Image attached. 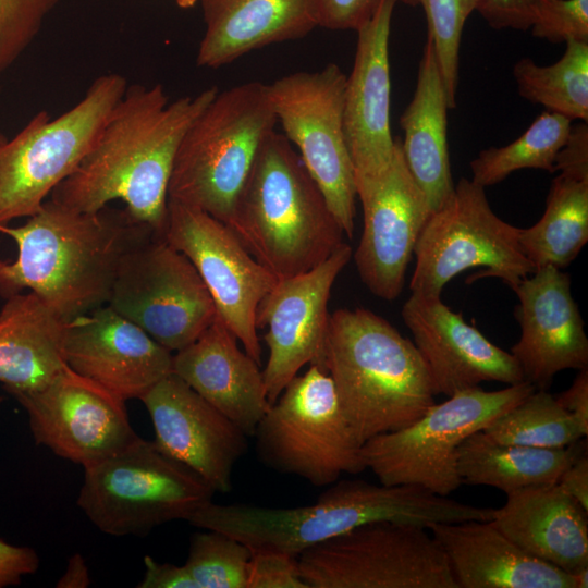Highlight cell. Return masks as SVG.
Returning <instances> with one entry per match:
<instances>
[{
	"instance_id": "cell-18",
	"label": "cell",
	"mask_w": 588,
	"mask_h": 588,
	"mask_svg": "<svg viewBox=\"0 0 588 588\" xmlns=\"http://www.w3.org/2000/svg\"><path fill=\"white\" fill-rule=\"evenodd\" d=\"M357 197L364 228L354 253L356 269L375 296L393 301L403 290L417 240L432 212L407 168L400 138H394L387 171Z\"/></svg>"
},
{
	"instance_id": "cell-39",
	"label": "cell",
	"mask_w": 588,
	"mask_h": 588,
	"mask_svg": "<svg viewBox=\"0 0 588 588\" xmlns=\"http://www.w3.org/2000/svg\"><path fill=\"white\" fill-rule=\"evenodd\" d=\"M247 588L308 586L302 576L297 556L278 551H254L248 565Z\"/></svg>"
},
{
	"instance_id": "cell-26",
	"label": "cell",
	"mask_w": 588,
	"mask_h": 588,
	"mask_svg": "<svg viewBox=\"0 0 588 588\" xmlns=\"http://www.w3.org/2000/svg\"><path fill=\"white\" fill-rule=\"evenodd\" d=\"M587 513L556 482L507 493L490 522L528 554L573 574L588 567Z\"/></svg>"
},
{
	"instance_id": "cell-37",
	"label": "cell",
	"mask_w": 588,
	"mask_h": 588,
	"mask_svg": "<svg viewBox=\"0 0 588 588\" xmlns=\"http://www.w3.org/2000/svg\"><path fill=\"white\" fill-rule=\"evenodd\" d=\"M61 0H0V75L30 46Z\"/></svg>"
},
{
	"instance_id": "cell-42",
	"label": "cell",
	"mask_w": 588,
	"mask_h": 588,
	"mask_svg": "<svg viewBox=\"0 0 588 588\" xmlns=\"http://www.w3.org/2000/svg\"><path fill=\"white\" fill-rule=\"evenodd\" d=\"M554 171L579 179H588L587 122L571 127L564 145L556 155Z\"/></svg>"
},
{
	"instance_id": "cell-24",
	"label": "cell",
	"mask_w": 588,
	"mask_h": 588,
	"mask_svg": "<svg viewBox=\"0 0 588 588\" xmlns=\"http://www.w3.org/2000/svg\"><path fill=\"white\" fill-rule=\"evenodd\" d=\"M259 365L217 316L193 343L175 352L172 372L253 437L270 406Z\"/></svg>"
},
{
	"instance_id": "cell-30",
	"label": "cell",
	"mask_w": 588,
	"mask_h": 588,
	"mask_svg": "<svg viewBox=\"0 0 588 588\" xmlns=\"http://www.w3.org/2000/svg\"><path fill=\"white\" fill-rule=\"evenodd\" d=\"M587 452L586 441L559 449L500 443L480 430L457 450L462 483L493 487L505 494L536 485L556 483L562 473Z\"/></svg>"
},
{
	"instance_id": "cell-4",
	"label": "cell",
	"mask_w": 588,
	"mask_h": 588,
	"mask_svg": "<svg viewBox=\"0 0 588 588\" xmlns=\"http://www.w3.org/2000/svg\"><path fill=\"white\" fill-rule=\"evenodd\" d=\"M323 369L363 444L411 425L436 403L414 342L366 308H341L329 316Z\"/></svg>"
},
{
	"instance_id": "cell-9",
	"label": "cell",
	"mask_w": 588,
	"mask_h": 588,
	"mask_svg": "<svg viewBox=\"0 0 588 588\" xmlns=\"http://www.w3.org/2000/svg\"><path fill=\"white\" fill-rule=\"evenodd\" d=\"M253 437L266 466L316 487L366 470L364 444L342 412L332 378L317 365L291 379Z\"/></svg>"
},
{
	"instance_id": "cell-6",
	"label": "cell",
	"mask_w": 588,
	"mask_h": 588,
	"mask_svg": "<svg viewBox=\"0 0 588 588\" xmlns=\"http://www.w3.org/2000/svg\"><path fill=\"white\" fill-rule=\"evenodd\" d=\"M277 122L267 84L247 82L218 91L181 140L168 200L229 225L257 154Z\"/></svg>"
},
{
	"instance_id": "cell-53",
	"label": "cell",
	"mask_w": 588,
	"mask_h": 588,
	"mask_svg": "<svg viewBox=\"0 0 588 588\" xmlns=\"http://www.w3.org/2000/svg\"><path fill=\"white\" fill-rule=\"evenodd\" d=\"M1 259V258H0Z\"/></svg>"
},
{
	"instance_id": "cell-45",
	"label": "cell",
	"mask_w": 588,
	"mask_h": 588,
	"mask_svg": "<svg viewBox=\"0 0 588 588\" xmlns=\"http://www.w3.org/2000/svg\"><path fill=\"white\" fill-rule=\"evenodd\" d=\"M555 399L588 430V368L580 369L572 385Z\"/></svg>"
},
{
	"instance_id": "cell-38",
	"label": "cell",
	"mask_w": 588,
	"mask_h": 588,
	"mask_svg": "<svg viewBox=\"0 0 588 588\" xmlns=\"http://www.w3.org/2000/svg\"><path fill=\"white\" fill-rule=\"evenodd\" d=\"M529 29L534 37L553 44L588 41V0H535Z\"/></svg>"
},
{
	"instance_id": "cell-44",
	"label": "cell",
	"mask_w": 588,
	"mask_h": 588,
	"mask_svg": "<svg viewBox=\"0 0 588 588\" xmlns=\"http://www.w3.org/2000/svg\"><path fill=\"white\" fill-rule=\"evenodd\" d=\"M145 573L138 588H198L185 565L159 563L152 558H144Z\"/></svg>"
},
{
	"instance_id": "cell-41",
	"label": "cell",
	"mask_w": 588,
	"mask_h": 588,
	"mask_svg": "<svg viewBox=\"0 0 588 588\" xmlns=\"http://www.w3.org/2000/svg\"><path fill=\"white\" fill-rule=\"evenodd\" d=\"M535 0H477L476 10L492 28L529 30Z\"/></svg>"
},
{
	"instance_id": "cell-7",
	"label": "cell",
	"mask_w": 588,
	"mask_h": 588,
	"mask_svg": "<svg viewBox=\"0 0 588 588\" xmlns=\"http://www.w3.org/2000/svg\"><path fill=\"white\" fill-rule=\"evenodd\" d=\"M77 505L102 532L145 536L186 518L216 493L198 475L142 438L84 467Z\"/></svg>"
},
{
	"instance_id": "cell-20",
	"label": "cell",
	"mask_w": 588,
	"mask_h": 588,
	"mask_svg": "<svg viewBox=\"0 0 588 588\" xmlns=\"http://www.w3.org/2000/svg\"><path fill=\"white\" fill-rule=\"evenodd\" d=\"M396 2L381 0L372 17L356 30L354 63L346 76L343 126L357 196L381 177L393 156L389 39Z\"/></svg>"
},
{
	"instance_id": "cell-22",
	"label": "cell",
	"mask_w": 588,
	"mask_h": 588,
	"mask_svg": "<svg viewBox=\"0 0 588 588\" xmlns=\"http://www.w3.org/2000/svg\"><path fill=\"white\" fill-rule=\"evenodd\" d=\"M173 354L108 304L68 322L65 364L125 402L172 372Z\"/></svg>"
},
{
	"instance_id": "cell-31",
	"label": "cell",
	"mask_w": 588,
	"mask_h": 588,
	"mask_svg": "<svg viewBox=\"0 0 588 588\" xmlns=\"http://www.w3.org/2000/svg\"><path fill=\"white\" fill-rule=\"evenodd\" d=\"M588 242V179L560 173L551 183L537 223L519 229L523 253L535 270H563Z\"/></svg>"
},
{
	"instance_id": "cell-32",
	"label": "cell",
	"mask_w": 588,
	"mask_h": 588,
	"mask_svg": "<svg viewBox=\"0 0 588 588\" xmlns=\"http://www.w3.org/2000/svg\"><path fill=\"white\" fill-rule=\"evenodd\" d=\"M563 56L539 65L520 58L513 65L519 96L571 121H588V41L567 39Z\"/></svg>"
},
{
	"instance_id": "cell-52",
	"label": "cell",
	"mask_w": 588,
	"mask_h": 588,
	"mask_svg": "<svg viewBox=\"0 0 588 588\" xmlns=\"http://www.w3.org/2000/svg\"><path fill=\"white\" fill-rule=\"evenodd\" d=\"M3 396L0 395V404L3 402Z\"/></svg>"
},
{
	"instance_id": "cell-35",
	"label": "cell",
	"mask_w": 588,
	"mask_h": 588,
	"mask_svg": "<svg viewBox=\"0 0 588 588\" xmlns=\"http://www.w3.org/2000/svg\"><path fill=\"white\" fill-rule=\"evenodd\" d=\"M203 530L193 535L184 564L198 588H247L250 550L226 534Z\"/></svg>"
},
{
	"instance_id": "cell-40",
	"label": "cell",
	"mask_w": 588,
	"mask_h": 588,
	"mask_svg": "<svg viewBox=\"0 0 588 588\" xmlns=\"http://www.w3.org/2000/svg\"><path fill=\"white\" fill-rule=\"evenodd\" d=\"M319 26L331 30H357L367 23L381 0H317Z\"/></svg>"
},
{
	"instance_id": "cell-25",
	"label": "cell",
	"mask_w": 588,
	"mask_h": 588,
	"mask_svg": "<svg viewBox=\"0 0 588 588\" xmlns=\"http://www.w3.org/2000/svg\"><path fill=\"white\" fill-rule=\"evenodd\" d=\"M428 529L457 588H574L571 574L528 554L490 520L438 523Z\"/></svg>"
},
{
	"instance_id": "cell-48",
	"label": "cell",
	"mask_w": 588,
	"mask_h": 588,
	"mask_svg": "<svg viewBox=\"0 0 588 588\" xmlns=\"http://www.w3.org/2000/svg\"><path fill=\"white\" fill-rule=\"evenodd\" d=\"M574 588H587L588 587V567L578 569L577 572L571 574Z\"/></svg>"
},
{
	"instance_id": "cell-12",
	"label": "cell",
	"mask_w": 588,
	"mask_h": 588,
	"mask_svg": "<svg viewBox=\"0 0 588 588\" xmlns=\"http://www.w3.org/2000/svg\"><path fill=\"white\" fill-rule=\"evenodd\" d=\"M297 559L308 588H457L440 543L414 524L362 525Z\"/></svg>"
},
{
	"instance_id": "cell-8",
	"label": "cell",
	"mask_w": 588,
	"mask_h": 588,
	"mask_svg": "<svg viewBox=\"0 0 588 588\" xmlns=\"http://www.w3.org/2000/svg\"><path fill=\"white\" fill-rule=\"evenodd\" d=\"M127 86L121 74H102L70 110L56 119L39 111L0 144V226L40 210L97 142Z\"/></svg>"
},
{
	"instance_id": "cell-51",
	"label": "cell",
	"mask_w": 588,
	"mask_h": 588,
	"mask_svg": "<svg viewBox=\"0 0 588 588\" xmlns=\"http://www.w3.org/2000/svg\"><path fill=\"white\" fill-rule=\"evenodd\" d=\"M8 138L5 135H3L1 132H0V144H2L3 142H5Z\"/></svg>"
},
{
	"instance_id": "cell-2",
	"label": "cell",
	"mask_w": 588,
	"mask_h": 588,
	"mask_svg": "<svg viewBox=\"0 0 588 588\" xmlns=\"http://www.w3.org/2000/svg\"><path fill=\"white\" fill-rule=\"evenodd\" d=\"M0 233L17 247L14 261L0 259V295L29 290L70 320L108 304L123 256L158 232L124 208L81 212L49 198L23 225Z\"/></svg>"
},
{
	"instance_id": "cell-14",
	"label": "cell",
	"mask_w": 588,
	"mask_h": 588,
	"mask_svg": "<svg viewBox=\"0 0 588 588\" xmlns=\"http://www.w3.org/2000/svg\"><path fill=\"white\" fill-rule=\"evenodd\" d=\"M108 305L171 352L193 343L217 317L192 261L158 233L123 256Z\"/></svg>"
},
{
	"instance_id": "cell-29",
	"label": "cell",
	"mask_w": 588,
	"mask_h": 588,
	"mask_svg": "<svg viewBox=\"0 0 588 588\" xmlns=\"http://www.w3.org/2000/svg\"><path fill=\"white\" fill-rule=\"evenodd\" d=\"M5 299L0 309V382L9 393L40 389L66 365L69 320L32 292Z\"/></svg>"
},
{
	"instance_id": "cell-10",
	"label": "cell",
	"mask_w": 588,
	"mask_h": 588,
	"mask_svg": "<svg viewBox=\"0 0 588 588\" xmlns=\"http://www.w3.org/2000/svg\"><path fill=\"white\" fill-rule=\"evenodd\" d=\"M535 390L525 380L495 391L479 385L458 391L432 404L411 425L367 440L363 445L366 469L383 485H414L449 497L462 485L457 450L463 441Z\"/></svg>"
},
{
	"instance_id": "cell-19",
	"label": "cell",
	"mask_w": 588,
	"mask_h": 588,
	"mask_svg": "<svg viewBox=\"0 0 588 588\" xmlns=\"http://www.w3.org/2000/svg\"><path fill=\"white\" fill-rule=\"evenodd\" d=\"M155 431V445L198 475L215 492L232 490L247 436L173 372L140 399Z\"/></svg>"
},
{
	"instance_id": "cell-16",
	"label": "cell",
	"mask_w": 588,
	"mask_h": 588,
	"mask_svg": "<svg viewBox=\"0 0 588 588\" xmlns=\"http://www.w3.org/2000/svg\"><path fill=\"white\" fill-rule=\"evenodd\" d=\"M10 394L25 408L35 442L83 467L138 438L125 401L68 365L42 388Z\"/></svg>"
},
{
	"instance_id": "cell-15",
	"label": "cell",
	"mask_w": 588,
	"mask_h": 588,
	"mask_svg": "<svg viewBox=\"0 0 588 588\" xmlns=\"http://www.w3.org/2000/svg\"><path fill=\"white\" fill-rule=\"evenodd\" d=\"M163 235L192 261L217 316L260 364L257 309L278 279L248 253L229 225L200 209L168 200Z\"/></svg>"
},
{
	"instance_id": "cell-47",
	"label": "cell",
	"mask_w": 588,
	"mask_h": 588,
	"mask_svg": "<svg viewBox=\"0 0 588 588\" xmlns=\"http://www.w3.org/2000/svg\"><path fill=\"white\" fill-rule=\"evenodd\" d=\"M90 584L88 568L81 554L70 558L65 573L57 583L60 588H85Z\"/></svg>"
},
{
	"instance_id": "cell-49",
	"label": "cell",
	"mask_w": 588,
	"mask_h": 588,
	"mask_svg": "<svg viewBox=\"0 0 588 588\" xmlns=\"http://www.w3.org/2000/svg\"><path fill=\"white\" fill-rule=\"evenodd\" d=\"M176 5L181 9H192L195 7L198 0H174Z\"/></svg>"
},
{
	"instance_id": "cell-36",
	"label": "cell",
	"mask_w": 588,
	"mask_h": 588,
	"mask_svg": "<svg viewBox=\"0 0 588 588\" xmlns=\"http://www.w3.org/2000/svg\"><path fill=\"white\" fill-rule=\"evenodd\" d=\"M443 79L450 109L456 107L460 49L464 25L477 0H419Z\"/></svg>"
},
{
	"instance_id": "cell-28",
	"label": "cell",
	"mask_w": 588,
	"mask_h": 588,
	"mask_svg": "<svg viewBox=\"0 0 588 588\" xmlns=\"http://www.w3.org/2000/svg\"><path fill=\"white\" fill-rule=\"evenodd\" d=\"M448 97L431 40L427 37L412 100L400 117L401 148L431 211L454 192L448 149Z\"/></svg>"
},
{
	"instance_id": "cell-13",
	"label": "cell",
	"mask_w": 588,
	"mask_h": 588,
	"mask_svg": "<svg viewBox=\"0 0 588 588\" xmlns=\"http://www.w3.org/2000/svg\"><path fill=\"white\" fill-rule=\"evenodd\" d=\"M346 75L335 63L296 72L267 84L270 101L307 171L350 238L356 215L354 169L343 126Z\"/></svg>"
},
{
	"instance_id": "cell-50",
	"label": "cell",
	"mask_w": 588,
	"mask_h": 588,
	"mask_svg": "<svg viewBox=\"0 0 588 588\" xmlns=\"http://www.w3.org/2000/svg\"><path fill=\"white\" fill-rule=\"evenodd\" d=\"M397 2H402L406 5L416 7L418 5L419 0H396Z\"/></svg>"
},
{
	"instance_id": "cell-17",
	"label": "cell",
	"mask_w": 588,
	"mask_h": 588,
	"mask_svg": "<svg viewBox=\"0 0 588 588\" xmlns=\"http://www.w3.org/2000/svg\"><path fill=\"white\" fill-rule=\"evenodd\" d=\"M351 257L352 248L343 242L317 267L278 279L260 302L256 326L266 329L269 355L262 373L270 404L303 366L323 369L328 302L335 279Z\"/></svg>"
},
{
	"instance_id": "cell-1",
	"label": "cell",
	"mask_w": 588,
	"mask_h": 588,
	"mask_svg": "<svg viewBox=\"0 0 588 588\" xmlns=\"http://www.w3.org/2000/svg\"><path fill=\"white\" fill-rule=\"evenodd\" d=\"M218 91L211 86L169 103L161 84L127 86L97 142L50 199L81 212H96L120 199L133 219L163 234L177 148Z\"/></svg>"
},
{
	"instance_id": "cell-34",
	"label": "cell",
	"mask_w": 588,
	"mask_h": 588,
	"mask_svg": "<svg viewBox=\"0 0 588 588\" xmlns=\"http://www.w3.org/2000/svg\"><path fill=\"white\" fill-rule=\"evenodd\" d=\"M482 431L500 443L543 449L565 448L588 434V430L544 389L531 392Z\"/></svg>"
},
{
	"instance_id": "cell-21",
	"label": "cell",
	"mask_w": 588,
	"mask_h": 588,
	"mask_svg": "<svg viewBox=\"0 0 588 588\" xmlns=\"http://www.w3.org/2000/svg\"><path fill=\"white\" fill-rule=\"evenodd\" d=\"M401 315L425 362L436 395L451 396L486 381L507 385L525 381L514 356L467 323L441 296L412 292Z\"/></svg>"
},
{
	"instance_id": "cell-23",
	"label": "cell",
	"mask_w": 588,
	"mask_h": 588,
	"mask_svg": "<svg viewBox=\"0 0 588 588\" xmlns=\"http://www.w3.org/2000/svg\"><path fill=\"white\" fill-rule=\"evenodd\" d=\"M519 340L511 347L526 381L536 389L551 384L565 369L588 368V338L571 292V278L547 266L524 278L514 289Z\"/></svg>"
},
{
	"instance_id": "cell-43",
	"label": "cell",
	"mask_w": 588,
	"mask_h": 588,
	"mask_svg": "<svg viewBox=\"0 0 588 588\" xmlns=\"http://www.w3.org/2000/svg\"><path fill=\"white\" fill-rule=\"evenodd\" d=\"M39 556L28 547H17L0 539V588L21 584L22 577L34 574Z\"/></svg>"
},
{
	"instance_id": "cell-5",
	"label": "cell",
	"mask_w": 588,
	"mask_h": 588,
	"mask_svg": "<svg viewBox=\"0 0 588 588\" xmlns=\"http://www.w3.org/2000/svg\"><path fill=\"white\" fill-rule=\"evenodd\" d=\"M229 226L277 279L317 267L344 234L299 155L275 131L257 154Z\"/></svg>"
},
{
	"instance_id": "cell-27",
	"label": "cell",
	"mask_w": 588,
	"mask_h": 588,
	"mask_svg": "<svg viewBox=\"0 0 588 588\" xmlns=\"http://www.w3.org/2000/svg\"><path fill=\"white\" fill-rule=\"evenodd\" d=\"M205 34L196 64L218 69L319 26L317 0H200Z\"/></svg>"
},
{
	"instance_id": "cell-33",
	"label": "cell",
	"mask_w": 588,
	"mask_h": 588,
	"mask_svg": "<svg viewBox=\"0 0 588 588\" xmlns=\"http://www.w3.org/2000/svg\"><path fill=\"white\" fill-rule=\"evenodd\" d=\"M572 121L544 110L514 142L481 150L469 163L471 181L488 187L520 169L554 171L558 152L564 145Z\"/></svg>"
},
{
	"instance_id": "cell-46",
	"label": "cell",
	"mask_w": 588,
	"mask_h": 588,
	"mask_svg": "<svg viewBox=\"0 0 588 588\" xmlns=\"http://www.w3.org/2000/svg\"><path fill=\"white\" fill-rule=\"evenodd\" d=\"M558 485L588 511V455L574 461L560 476Z\"/></svg>"
},
{
	"instance_id": "cell-3",
	"label": "cell",
	"mask_w": 588,
	"mask_h": 588,
	"mask_svg": "<svg viewBox=\"0 0 588 588\" xmlns=\"http://www.w3.org/2000/svg\"><path fill=\"white\" fill-rule=\"evenodd\" d=\"M330 486L315 503L303 506L210 501L186 522L226 534L252 552L278 551L298 556L314 546L370 523L391 520L428 528L438 523L490 520L493 516V509L461 503L414 485L338 480Z\"/></svg>"
},
{
	"instance_id": "cell-11",
	"label": "cell",
	"mask_w": 588,
	"mask_h": 588,
	"mask_svg": "<svg viewBox=\"0 0 588 588\" xmlns=\"http://www.w3.org/2000/svg\"><path fill=\"white\" fill-rule=\"evenodd\" d=\"M414 255L411 291L438 296L450 280L470 268L482 267L479 277L499 278L512 290L535 271L523 253L519 228L498 217L485 187L466 177L430 213Z\"/></svg>"
}]
</instances>
